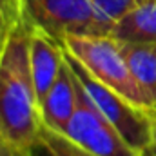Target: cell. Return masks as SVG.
<instances>
[{"label":"cell","instance_id":"cell-1","mask_svg":"<svg viewBox=\"0 0 156 156\" xmlns=\"http://www.w3.org/2000/svg\"><path fill=\"white\" fill-rule=\"evenodd\" d=\"M29 37L31 24L24 16L0 55V136L35 151L44 122L31 76Z\"/></svg>","mask_w":156,"mask_h":156},{"label":"cell","instance_id":"cell-2","mask_svg":"<svg viewBox=\"0 0 156 156\" xmlns=\"http://www.w3.org/2000/svg\"><path fill=\"white\" fill-rule=\"evenodd\" d=\"M66 51L104 85L115 89L122 96L153 113V107L133 76L122 44L111 35H71L64 38Z\"/></svg>","mask_w":156,"mask_h":156},{"label":"cell","instance_id":"cell-3","mask_svg":"<svg viewBox=\"0 0 156 156\" xmlns=\"http://www.w3.org/2000/svg\"><path fill=\"white\" fill-rule=\"evenodd\" d=\"M66 51V47H64ZM66 60L71 66L76 80L80 82L82 89L93 102V105L107 118L118 133L140 153H144L151 144V133H153V118L151 113L142 109L140 105L133 104L125 96H122L115 89L104 85L93 76L76 58H73L66 51Z\"/></svg>","mask_w":156,"mask_h":156},{"label":"cell","instance_id":"cell-4","mask_svg":"<svg viewBox=\"0 0 156 156\" xmlns=\"http://www.w3.org/2000/svg\"><path fill=\"white\" fill-rule=\"evenodd\" d=\"M26 20L64 42L71 35H109L91 0H22Z\"/></svg>","mask_w":156,"mask_h":156},{"label":"cell","instance_id":"cell-5","mask_svg":"<svg viewBox=\"0 0 156 156\" xmlns=\"http://www.w3.org/2000/svg\"><path fill=\"white\" fill-rule=\"evenodd\" d=\"M76 91L78 104L75 115L69 120L62 134L67 140H71L78 149L91 156H142V153L136 151L118 133L116 127L93 105V102L89 100L78 80Z\"/></svg>","mask_w":156,"mask_h":156},{"label":"cell","instance_id":"cell-6","mask_svg":"<svg viewBox=\"0 0 156 156\" xmlns=\"http://www.w3.org/2000/svg\"><path fill=\"white\" fill-rule=\"evenodd\" d=\"M29 66H31L35 91H37L38 102L42 104V100L53 87L55 80L64 66V44L49 37L45 31L31 26Z\"/></svg>","mask_w":156,"mask_h":156},{"label":"cell","instance_id":"cell-7","mask_svg":"<svg viewBox=\"0 0 156 156\" xmlns=\"http://www.w3.org/2000/svg\"><path fill=\"white\" fill-rule=\"evenodd\" d=\"M78 104V91H76V80L75 75L66 60V51H64V66L55 80L53 87L45 94V98L40 104V115L42 122L47 129L64 133L67 127L69 120L75 115Z\"/></svg>","mask_w":156,"mask_h":156},{"label":"cell","instance_id":"cell-8","mask_svg":"<svg viewBox=\"0 0 156 156\" xmlns=\"http://www.w3.org/2000/svg\"><path fill=\"white\" fill-rule=\"evenodd\" d=\"M109 35L120 44H156V0H147L129 11Z\"/></svg>","mask_w":156,"mask_h":156},{"label":"cell","instance_id":"cell-9","mask_svg":"<svg viewBox=\"0 0 156 156\" xmlns=\"http://www.w3.org/2000/svg\"><path fill=\"white\" fill-rule=\"evenodd\" d=\"M127 66L156 113V44H122Z\"/></svg>","mask_w":156,"mask_h":156},{"label":"cell","instance_id":"cell-10","mask_svg":"<svg viewBox=\"0 0 156 156\" xmlns=\"http://www.w3.org/2000/svg\"><path fill=\"white\" fill-rule=\"evenodd\" d=\"M37 147H42L47 153V156H91L87 153H83L82 149H78L64 134H60L56 131H51L45 125L40 131Z\"/></svg>","mask_w":156,"mask_h":156},{"label":"cell","instance_id":"cell-11","mask_svg":"<svg viewBox=\"0 0 156 156\" xmlns=\"http://www.w3.org/2000/svg\"><path fill=\"white\" fill-rule=\"evenodd\" d=\"M91 2L96 9L98 16L109 27V33H111L113 26L122 16H125L129 11H133L134 7H138L140 4H144L147 0H91Z\"/></svg>","mask_w":156,"mask_h":156},{"label":"cell","instance_id":"cell-12","mask_svg":"<svg viewBox=\"0 0 156 156\" xmlns=\"http://www.w3.org/2000/svg\"><path fill=\"white\" fill-rule=\"evenodd\" d=\"M24 18L22 0H0V55L11 31Z\"/></svg>","mask_w":156,"mask_h":156},{"label":"cell","instance_id":"cell-13","mask_svg":"<svg viewBox=\"0 0 156 156\" xmlns=\"http://www.w3.org/2000/svg\"><path fill=\"white\" fill-rule=\"evenodd\" d=\"M33 149H26L20 147L9 140H5L4 136H0V156H35Z\"/></svg>","mask_w":156,"mask_h":156},{"label":"cell","instance_id":"cell-14","mask_svg":"<svg viewBox=\"0 0 156 156\" xmlns=\"http://www.w3.org/2000/svg\"><path fill=\"white\" fill-rule=\"evenodd\" d=\"M151 118H153V133H151V144L145 151H149L156 156V113H151Z\"/></svg>","mask_w":156,"mask_h":156},{"label":"cell","instance_id":"cell-15","mask_svg":"<svg viewBox=\"0 0 156 156\" xmlns=\"http://www.w3.org/2000/svg\"><path fill=\"white\" fill-rule=\"evenodd\" d=\"M142 156H154V154H153V153H149V151H144V153H142Z\"/></svg>","mask_w":156,"mask_h":156}]
</instances>
